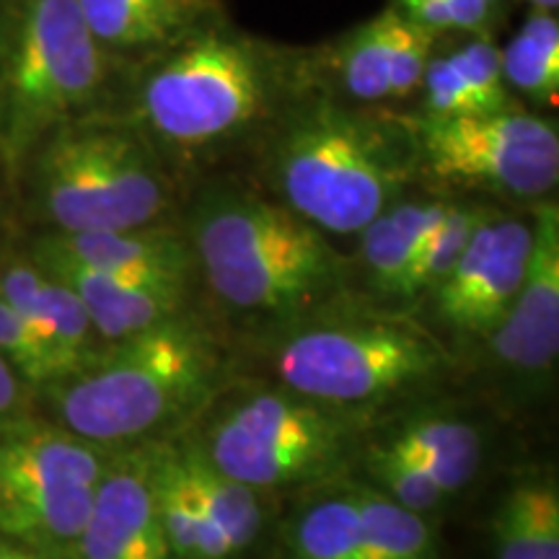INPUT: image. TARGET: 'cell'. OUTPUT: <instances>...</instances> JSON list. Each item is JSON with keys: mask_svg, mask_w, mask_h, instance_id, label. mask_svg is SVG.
<instances>
[{"mask_svg": "<svg viewBox=\"0 0 559 559\" xmlns=\"http://www.w3.org/2000/svg\"><path fill=\"white\" fill-rule=\"evenodd\" d=\"M109 55L171 47L190 37L215 0H75Z\"/></svg>", "mask_w": 559, "mask_h": 559, "instance_id": "2e32d148", "label": "cell"}, {"mask_svg": "<svg viewBox=\"0 0 559 559\" xmlns=\"http://www.w3.org/2000/svg\"><path fill=\"white\" fill-rule=\"evenodd\" d=\"M402 177L381 132L334 107L300 117L277 148V181L288 207L332 234H360L389 207Z\"/></svg>", "mask_w": 559, "mask_h": 559, "instance_id": "5b68a950", "label": "cell"}, {"mask_svg": "<svg viewBox=\"0 0 559 559\" xmlns=\"http://www.w3.org/2000/svg\"><path fill=\"white\" fill-rule=\"evenodd\" d=\"M436 32L425 29L417 21L396 11L394 32H391V62H389V94L400 99L419 88L432 55Z\"/></svg>", "mask_w": 559, "mask_h": 559, "instance_id": "f546056e", "label": "cell"}, {"mask_svg": "<svg viewBox=\"0 0 559 559\" xmlns=\"http://www.w3.org/2000/svg\"><path fill=\"white\" fill-rule=\"evenodd\" d=\"M396 9L383 11L342 39L334 50V70L342 88L353 99L379 102L391 99L389 94V62H391V32H394Z\"/></svg>", "mask_w": 559, "mask_h": 559, "instance_id": "cb8c5ba5", "label": "cell"}, {"mask_svg": "<svg viewBox=\"0 0 559 559\" xmlns=\"http://www.w3.org/2000/svg\"><path fill=\"white\" fill-rule=\"evenodd\" d=\"M481 218H485V210L449 205V213L440 221L438 230L430 236L423 251L415 257V262H412L407 275H404L402 296H415L419 290H436L456 267Z\"/></svg>", "mask_w": 559, "mask_h": 559, "instance_id": "d4e9b609", "label": "cell"}, {"mask_svg": "<svg viewBox=\"0 0 559 559\" xmlns=\"http://www.w3.org/2000/svg\"><path fill=\"white\" fill-rule=\"evenodd\" d=\"M37 267L81 298L94 330L109 342L135 337L174 319L185 296V283L179 280L115 277L45 254H37Z\"/></svg>", "mask_w": 559, "mask_h": 559, "instance_id": "5bb4252c", "label": "cell"}, {"mask_svg": "<svg viewBox=\"0 0 559 559\" xmlns=\"http://www.w3.org/2000/svg\"><path fill=\"white\" fill-rule=\"evenodd\" d=\"M153 495L160 526L174 559H230L236 557L223 531L210 519L194 492L179 451H153Z\"/></svg>", "mask_w": 559, "mask_h": 559, "instance_id": "e0dca14e", "label": "cell"}, {"mask_svg": "<svg viewBox=\"0 0 559 559\" xmlns=\"http://www.w3.org/2000/svg\"><path fill=\"white\" fill-rule=\"evenodd\" d=\"M207 283L247 311H290L334 277V251L317 226L290 207L257 198H223L194 226Z\"/></svg>", "mask_w": 559, "mask_h": 559, "instance_id": "3957f363", "label": "cell"}, {"mask_svg": "<svg viewBox=\"0 0 559 559\" xmlns=\"http://www.w3.org/2000/svg\"><path fill=\"white\" fill-rule=\"evenodd\" d=\"M37 254L58 257L104 275L128 280H179L190 270V251L166 230L148 226L99 234H52L37 247Z\"/></svg>", "mask_w": 559, "mask_h": 559, "instance_id": "9a60e30c", "label": "cell"}, {"mask_svg": "<svg viewBox=\"0 0 559 559\" xmlns=\"http://www.w3.org/2000/svg\"><path fill=\"white\" fill-rule=\"evenodd\" d=\"M531 243L528 223L485 213L456 267L436 288L440 319L459 332L492 334L521 288Z\"/></svg>", "mask_w": 559, "mask_h": 559, "instance_id": "8fae6325", "label": "cell"}, {"mask_svg": "<svg viewBox=\"0 0 559 559\" xmlns=\"http://www.w3.org/2000/svg\"><path fill=\"white\" fill-rule=\"evenodd\" d=\"M24 391H21V376L13 370L9 360L0 355V425L24 417Z\"/></svg>", "mask_w": 559, "mask_h": 559, "instance_id": "d6a6232c", "label": "cell"}, {"mask_svg": "<svg viewBox=\"0 0 559 559\" xmlns=\"http://www.w3.org/2000/svg\"><path fill=\"white\" fill-rule=\"evenodd\" d=\"M29 158L34 198L60 234L132 230L164 213V177L117 124L81 117L52 130Z\"/></svg>", "mask_w": 559, "mask_h": 559, "instance_id": "277c9868", "label": "cell"}, {"mask_svg": "<svg viewBox=\"0 0 559 559\" xmlns=\"http://www.w3.org/2000/svg\"><path fill=\"white\" fill-rule=\"evenodd\" d=\"M0 559H45V555L24 547V544L0 539Z\"/></svg>", "mask_w": 559, "mask_h": 559, "instance_id": "836d02e7", "label": "cell"}, {"mask_svg": "<svg viewBox=\"0 0 559 559\" xmlns=\"http://www.w3.org/2000/svg\"><path fill=\"white\" fill-rule=\"evenodd\" d=\"M111 55L75 0H0V156L19 169L107 86Z\"/></svg>", "mask_w": 559, "mask_h": 559, "instance_id": "6da1fadb", "label": "cell"}, {"mask_svg": "<svg viewBox=\"0 0 559 559\" xmlns=\"http://www.w3.org/2000/svg\"><path fill=\"white\" fill-rule=\"evenodd\" d=\"M370 472H373V477L381 481V487L386 489L383 495H389L391 500L415 510L419 515L436 510L438 502L443 500L445 495L443 489L423 472V466H419L409 453H404L394 440H389L386 445H381V449L370 453Z\"/></svg>", "mask_w": 559, "mask_h": 559, "instance_id": "484cf974", "label": "cell"}, {"mask_svg": "<svg viewBox=\"0 0 559 559\" xmlns=\"http://www.w3.org/2000/svg\"><path fill=\"white\" fill-rule=\"evenodd\" d=\"M531 5H534V11L555 13L557 5H559V0H531Z\"/></svg>", "mask_w": 559, "mask_h": 559, "instance_id": "e575fe53", "label": "cell"}, {"mask_svg": "<svg viewBox=\"0 0 559 559\" xmlns=\"http://www.w3.org/2000/svg\"><path fill=\"white\" fill-rule=\"evenodd\" d=\"M396 11L430 32H474L492 16V5L485 0H400Z\"/></svg>", "mask_w": 559, "mask_h": 559, "instance_id": "4dcf8cb0", "label": "cell"}, {"mask_svg": "<svg viewBox=\"0 0 559 559\" xmlns=\"http://www.w3.org/2000/svg\"><path fill=\"white\" fill-rule=\"evenodd\" d=\"M0 355L13 370L29 383L58 381V370L47 353L45 342L32 330V324L0 296Z\"/></svg>", "mask_w": 559, "mask_h": 559, "instance_id": "83f0119b", "label": "cell"}, {"mask_svg": "<svg viewBox=\"0 0 559 559\" xmlns=\"http://www.w3.org/2000/svg\"><path fill=\"white\" fill-rule=\"evenodd\" d=\"M264 102L257 55L221 32H192L145 79L140 107L169 143L205 145L241 130Z\"/></svg>", "mask_w": 559, "mask_h": 559, "instance_id": "52a82bcc", "label": "cell"}, {"mask_svg": "<svg viewBox=\"0 0 559 559\" xmlns=\"http://www.w3.org/2000/svg\"><path fill=\"white\" fill-rule=\"evenodd\" d=\"M526 275L506 317L495 326L492 345L508 368L547 373L559 353V210L539 205Z\"/></svg>", "mask_w": 559, "mask_h": 559, "instance_id": "4fadbf2b", "label": "cell"}, {"mask_svg": "<svg viewBox=\"0 0 559 559\" xmlns=\"http://www.w3.org/2000/svg\"><path fill=\"white\" fill-rule=\"evenodd\" d=\"M449 60L456 68L461 81L469 88L477 111H498L508 107L506 75H502V55L489 39L469 41L461 50L451 52Z\"/></svg>", "mask_w": 559, "mask_h": 559, "instance_id": "f1b7e54d", "label": "cell"}, {"mask_svg": "<svg viewBox=\"0 0 559 559\" xmlns=\"http://www.w3.org/2000/svg\"><path fill=\"white\" fill-rule=\"evenodd\" d=\"M394 443L409 453L445 495L469 485L479 469V432L459 419H423L404 428Z\"/></svg>", "mask_w": 559, "mask_h": 559, "instance_id": "d6986e66", "label": "cell"}, {"mask_svg": "<svg viewBox=\"0 0 559 559\" xmlns=\"http://www.w3.org/2000/svg\"><path fill=\"white\" fill-rule=\"evenodd\" d=\"M102 472L96 445L62 425H0V539L39 555L73 551Z\"/></svg>", "mask_w": 559, "mask_h": 559, "instance_id": "8992f818", "label": "cell"}, {"mask_svg": "<svg viewBox=\"0 0 559 559\" xmlns=\"http://www.w3.org/2000/svg\"><path fill=\"white\" fill-rule=\"evenodd\" d=\"M358 502L362 531L373 559H440L436 536L425 515L400 506L389 495L376 489H358L353 495Z\"/></svg>", "mask_w": 559, "mask_h": 559, "instance_id": "7402d4cb", "label": "cell"}, {"mask_svg": "<svg viewBox=\"0 0 559 559\" xmlns=\"http://www.w3.org/2000/svg\"><path fill=\"white\" fill-rule=\"evenodd\" d=\"M215 355L205 334L169 319L115 342L70 376L58 394L62 428L88 443H124L185 415L207 394Z\"/></svg>", "mask_w": 559, "mask_h": 559, "instance_id": "7a4b0ae2", "label": "cell"}, {"mask_svg": "<svg viewBox=\"0 0 559 559\" xmlns=\"http://www.w3.org/2000/svg\"><path fill=\"white\" fill-rule=\"evenodd\" d=\"M342 432L313 404L260 394L221 419L205 456L251 489L277 487L324 469Z\"/></svg>", "mask_w": 559, "mask_h": 559, "instance_id": "30bf717a", "label": "cell"}, {"mask_svg": "<svg viewBox=\"0 0 559 559\" xmlns=\"http://www.w3.org/2000/svg\"><path fill=\"white\" fill-rule=\"evenodd\" d=\"M443 358L436 342L404 326H321L283 347L277 373L300 396L358 404L425 381L443 366Z\"/></svg>", "mask_w": 559, "mask_h": 559, "instance_id": "ba28073f", "label": "cell"}, {"mask_svg": "<svg viewBox=\"0 0 559 559\" xmlns=\"http://www.w3.org/2000/svg\"><path fill=\"white\" fill-rule=\"evenodd\" d=\"M417 151L432 177L539 198L557 187L559 135L544 117L519 109L428 117L415 124Z\"/></svg>", "mask_w": 559, "mask_h": 559, "instance_id": "9c48e42d", "label": "cell"}, {"mask_svg": "<svg viewBox=\"0 0 559 559\" xmlns=\"http://www.w3.org/2000/svg\"><path fill=\"white\" fill-rule=\"evenodd\" d=\"M485 3H489V5H495V3H500V0H485Z\"/></svg>", "mask_w": 559, "mask_h": 559, "instance_id": "d590c367", "label": "cell"}, {"mask_svg": "<svg viewBox=\"0 0 559 559\" xmlns=\"http://www.w3.org/2000/svg\"><path fill=\"white\" fill-rule=\"evenodd\" d=\"M502 55L506 83L544 104L559 94V24L549 11H534Z\"/></svg>", "mask_w": 559, "mask_h": 559, "instance_id": "44dd1931", "label": "cell"}, {"mask_svg": "<svg viewBox=\"0 0 559 559\" xmlns=\"http://www.w3.org/2000/svg\"><path fill=\"white\" fill-rule=\"evenodd\" d=\"M495 559H559V489L555 481H521L492 519Z\"/></svg>", "mask_w": 559, "mask_h": 559, "instance_id": "ac0fdd59", "label": "cell"}, {"mask_svg": "<svg viewBox=\"0 0 559 559\" xmlns=\"http://www.w3.org/2000/svg\"><path fill=\"white\" fill-rule=\"evenodd\" d=\"M153 451H132L104 464L88 519L75 542L79 559H174L156 495H153Z\"/></svg>", "mask_w": 559, "mask_h": 559, "instance_id": "7c38bea8", "label": "cell"}, {"mask_svg": "<svg viewBox=\"0 0 559 559\" xmlns=\"http://www.w3.org/2000/svg\"><path fill=\"white\" fill-rule=\"evenodd\" d=\"M360 234L362 257H366V264L376 285L381 290L400 293L402 296L404 275H407L409 264L415 262V247H412L407 234L400 228V223L394 221L389 210L376 215Z\"/></svg>", "mask_w": 559, "mask_h": 559, "instance_id": "4316f807", "label": "cell"}, {"mask_svg": "<svg viewBox=\"0 0 559 559\" xmlns=\"http://www.w3.org/2000/svg\"><path fill=\"white\" fill-rule=\"evenodd\" d=\"M293 559H373L358 502L330 498L306 510L290 531Z\"/></svg>", "mask_w": 559, "mask_h": 559, "instance_id": "603a6c76", "label": "cell"}, {"mask_svg": "<svg viewBox=\"0 0 559 559\" xmlns=\"http://www.w3.org/2000/svg\"><path fill=\"white\" fill-rule=\"evenodd\" d=\"M179 456L207 515L223 531L234 555H241L262 528V508L254 489L223 474L205 451H179Z\"/></svg>", "mask_w": 559, "mask_h": 559, "instance_id": "ffe728a7", "label": "cell"}, {"mask_svg": "<svg viewBox=\"0 0 559 559\" xmlns=\"http://www.w3.org/2000/svg\"><path fill=\"white\" fill-rule=\"evenodd\" d=\"M425 104H428V117H464L479 115L469 88L461 81V75L453 68V62L445 58H430L425 70L423 83Z\"/></svg>", "mask_w": 559, "mask_h": 559, "instance_id": "1f68e13d", "label": "cell"}]
</instances>
